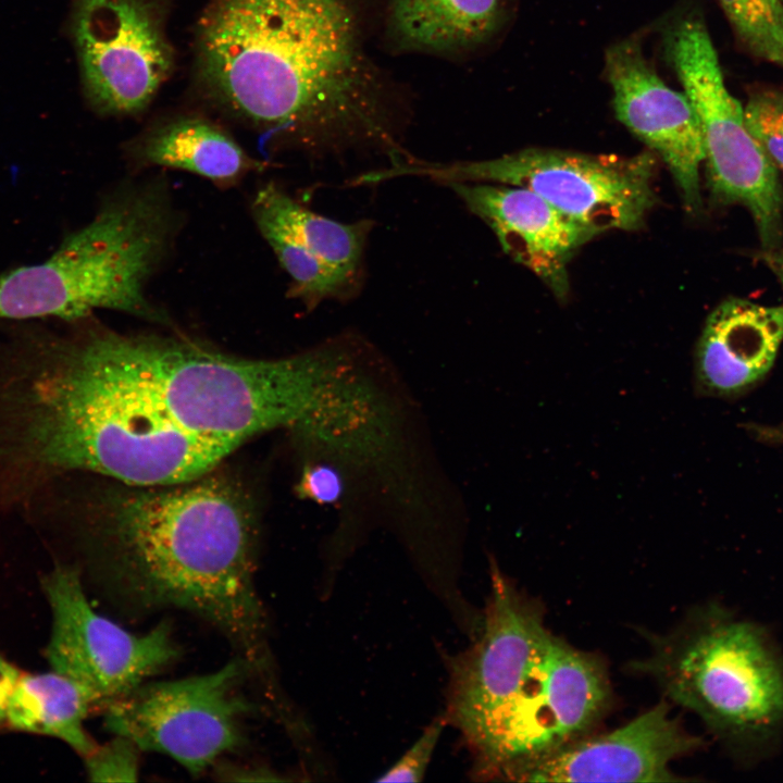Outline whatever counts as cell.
Listing matches in <instances>:
<instances>
[{
  "label": "cell",
  "mask_w": 783,
  "mask_h": 783,
  "mask_svg": "<svg viewBox=\"0 0 783 783\" xmlns=\"http://www.w3.org/2000/svg\"><path fill=\"white\" fill-rule=\"evenodd\" d=\"M663 51L699 119L711 194L722 203L747 208L763 247L775 248L783 206L776 166L748 130L744 105L725 84L703 18L688 14L671 23Z\"/></svg>",
  "instance_id": "obj_8"
},
{
  "label": "cell",
  "mask_w": 783,
  "mask_h": 783,
  "mask_svg": "<svg viewBox=\"0 0 783 783\" xmlns=\"http://www.w3.org/2000/svg\"><path fill=\"white\" fill-rule=\"evenodd\" d=\"M446 723L447 720L445 717L436 718L426 726L410 748L376 781H422Z\"/></svg>",
  "instance_id": "obj_25"
},
{
  "label": "cell",
  "mask_w": 783,
  "mask_h": 783,
  "mask_svg": "<svg viewBox=\"0 0 783 783\" xmlns=\"http://www.w3.org/2000/svg\"><path fill=\"white\" fill-rule=\"evenodd\" d=\"M780 277L783 283V260L781 261V264H780Z\"/></svg>",
  "instance_id": "obj_29"
},
{
  "label": "cell",
  "mask_w": 783,
  "mask_h": 783,
  "mask_svg": "<svg viewBox=\"0 0 783 783\" xmlns=\"http://www.w3.org/2000/svg\"><path fill=\"white\" fill-rule=\"evenodd\" d=\"M21 674L22 671L0 654V729L8 726L9 705Z\"/></svg>",
  "instance_id": "obj_27"
},
{
  "label": "cell",
  "mask_w": 783,
  "mask_h": 783,
  "mask_svg": "<svg viewBox=\"0 0 783 783\" xmlns=\"http://www.w3.org/2000/svg\"><path fill=\"white\" fill-rule=\"evenodd\" d=\"M247 674L237 657L208 674L140 684L104 705V726L198 774L244 741L251 705L239 686Z\"/></svg>",
  "instance_id": "obj_10"
},
{
  "label": "cell",
  "mask_w": 783,
  "mask_h": 783,
  "mask_svg": "<svg viewBox=\"0 0 783 783\" xmlns=\"http://www.w3.org/2000/svg\"><path fill=\"white\" fill-rule=\"evenodd\" d=\"M261 235L291 278L289 295L312 309L326 299L352 295L359 281L332 268L273 221L253 216Z\"/></svg>",
  "instance_id": "obj_21"
},
{
  "label": "cell",
  "mask_w": 783,
  "mask_h": 783,
  "mask_svg": "<svg viewBox=\"0 0 783 783\" xmlns=\"http://www.w3.org/2000/svg\"><path fill=\"white\" fill-rule=\"evenodd\" d=\"M42 583L52 612L46 657L52 670L86 686L100 705L129 693L177 656L167 623L137 635L96 612L76 568L59 564Z\"/></svg>",
  "instance_id": "obj_11"
},
{
  "label": "cell",
  "mask_w": 783,
  "mask_h": 783,
  "mask_svg": "<svg viewBox=\"0 0 783 783\" xmlns=\"http://www.w3.org/2000/svg\"><path fill=\"white\" fill-rule=\"evenodd\" d=\"M656 162L648 153L594 156L529 148L500 158L450 164L402 163L395 174L445 183H497L530 189L597 234L641 227L656 202Z\"/></svg>",
  "instance_id": "obj_9"
},
{
  "label": "cell",
  "mask_w": 783,
  "mask_h": 783,
  "mask_svg": "<svg viewBox=\"0 0 783 783\" xmlns=\"http://www.w3.org/2000/svg\"><path fill=\"white\" fill-rule=\"evenodd\" d=\"M474 644L451 661L445 718L481 775H512L581 738L609 708L604 662L556 636L539 607L492 567Z\"/></svg>",
  "instance_id": "obj_4"
},
{
  "label": "cell",
  "mask_w": 783,
  "mask_h": 783,
  "mask_svg": "<svg viewBox=\"0 0 783 783\" xmlns=\"http://www.w3.org/2000/svg\"><path fill=\"white\" fill-rule=\"evenodd\" d=\"M506 9L507 0H389L387 28L401 49L459 51L489 40Z\"/></svg>",
  "instance_id": "obj_17"
},
{
  "label": "cell",
  "mask_w": 783,
  "mask_h": 783,
  "mask_svg": "<svg viewBox=\"0 0 783 783\" xmlns=\"http://www.w3.org/2000/svg\"><path fill=\"white\" fill-rule=\"evenodd\" d=\"M270 771L263 769H252L249 767L224 766L221 768L220 775L229 781H276L277 776H272Z\"/></svg>",
  "instance_id": "obj_28"
},
{
  "label": "cell",
  "mask_w": 783,
  "mask_h": 783,
  "mask_svg": "<svg viewBox=\"0 0 783 783\" xmlns=\"http://www.w3.org/2000/svg\"><path fill=\"white\" fill-rule=\"evenodd\" d=\"M343 472L331 461L308 464L297 485L299 495L318 504L332 505L339 501L345 492Z\"/></svg>",
  "instance_id": "obj_26"
},
{
  "label": "cell",
  "mask_w": 783,
  "mask_h": 783,
  "mask_svg": "<svg viewBox=\"0 0 783 783\" xmlns=\"http://www.w3.org/2000/svg\"><path fill=\"white\" fill-rule=\"evenodd\" d=\"M203 74L249 121L312 149L391 141L382 86L340 0H215L200 25Z\"/></svg>",
  "instance_id": "obj_3"
},
{
  "label": "cell",
  "mask_w": 783,
  "mask_h": 783,
  "mask_svg": "<svg viewBox=\"0 0 783 783\" xmlns=\"http://www.w3.org/2000/svg\"><path fill=\"white\" fill-rule=\"evenodd\" d=\"M98 705L92 692L60 672H22L10 700L8 726L61 739L86 758L98 745L84 721Z\"/></svg>",
  "instance_id": "obj_18"
},
{
  "label": "cell",
  "mask_w": 783,
  "mask_h": 783,
  "mask_svg": "<svg viewBox=\"0 0 783 783\" xmlns=\"http://www.w3.org/2000/svg\"><path fill=\"white\" fill-rule=\"evenodd\" d=\"M100 349L185 431L236 448L294 425L352 359L348 341L295 357L243 359L184 337L121 334L95 323Z\"/></svg>",
  "instance_id": "obj_5"
},
{
  "label": "cell",
  "mask_w": 783,
  "mask_h": 783,
  "mask_svg": "<svg viewBox=\"0 0 783 783\" xmlns=\"http://www.w3.org/2000/svg\"><path fill=\"white\" fill-rule=\"evenodd\" d=\"M72 29L91 104L109 114L145 109L172 66L156 10L144 0H77Z\"/></svg>",
  "instance_id": "obj_12"
},
{
  "label": "cell",
  "mask_w": 783,
  "mask_h": 783,
  "mask_svg": "<svg viewBox=\"0 0 783 783\" xmlns=\"http://www.w3.org/2000/svg\"><path fill=\"white\" fill-rule=\"evenodd\" d=\"M135 157L139 166L184 170L224 187L261 166L224 130L199 119H181L153 130Z\"/></svg>",
  "instance_id": "obj_19"
},
{
  "label": "cell",
  "mask_w": 783,
  "mask_h": 783,
  "mask_svg": "<svg viewBox=\"0 0 783 783\" xmlns=\"http://www.w3.org/2000/svg\"><path fill=\"white\" fill-rule=\"evenodd\" d=\"M90 538L115 605L129 613L167 607L192 612L226 636L250 675L272 682L253 580L256 524L233 480L209 472L104 495Z\"/></svg>",
  "instance_id": "obj_2"
},
{
  "label": "cell",
  "mask_w": 783,
  "mask_h": 783,
  "mask_svg": "<svg viewBox=\"0 0 783 783\" xmlns=\"http://www.w3.org/2000/svg\"><path fill=\"white\" fill-rule=\"evenodd\" d=\"M783 343V306L730 298L707 318L696 349L695 377L705 394L730 397L759 383Z\"/></svg>",
  "instance_id": "obj_16"
},
{
  "label": "cell",
  "mask_w": 783,
  "mask_h": 783,
  "mask_svg": "<svg viewBox=\"0 0 783 783\" xmlns=\"http://www.w3.org/2000/svg\"><path fill=\"white\" fill-rule=\"evenodd\" d=\"M605 71L617 119L661 157L689 211L701 204L705 147L699 119L683 91L670 88L630 37L606 52Z\"/></svg>",
  "instance_id": "obj_13"
},
{
  "label": "cell",
  "mask_w": 783,
  "mask_h": 783,
  "mask_svg": "<svg viewBox=\"0 0 783 783\" xmlns=\"http://www.w3.org/2000/svg\"><path fill=\"white\" fill-rule=\"evenodd\" d=\"M252 216L273 221L332 268L359 281L372 222L341 223L301 206L274 183L254 195Z\"/></svg>",
  "instance_id": "obj_20"
},
{
  "label": "cell",
  "mask_w": 783,
  "mask_h": 783,
  "mask_svg": "<svg viewBox=\"0 0 783 783\" xmlns=\"http://www.w3.org/2000/svg\"><path fill=\"white\" fill-rule=\"evenodd\" d=\"M742 47L783 70V0H718Z\"/></svg>",
  "instance_id": "obj_22"
},
{
  "label": "cell",
  "mask_w": 783,
  "mask_h": 783,
  "mask_svg": "<svg viewBox=\"0 0 783 783\" xmlns=\"http://www.w3.org/2000/svg\"><path fill=\"white\" fill-rule=\"evenodd\" d=\"M32 323L0 349V495L21 507L92 472L164 486L211 472L235 448L177 425L98 347L87 318Z\"/></svg>",
  "instance_id": "obj_1"
},
{
  "label": "cell",
  "mask_w": 783,
  "mask_h": 783,
  "mask_svg": "<svg viewBox=\"0 0 783 783\" xmlns=\"http://www.w3.org/2000/svg\"><path fill=\"white\" fill-rule=\"evenodd\" d=\"M129 738L115 735L104 746H99L85 758L86 770L94 782H132L138 780L139 751Z\"/></svg>",
  "instance_id": "obj_24"
},
{
  "label": "cell",
  "mask_w": 783,
  "mask_h": 783,
  "mask_svg": "<svg viewBox=\"0 0 783 783\" xmlns=\"http://www.w3.org/2000/svg\"><path fill=\"white\" fill-rule=\"evenodd\" d=\"M704 746L669 713L662 701L625 725L577 738L518 770L510 781L678 782L670 765Z\"/></svg>",
  "instance_id": "obj_14"
},
{
  "label": "cell",
  "mask_w": 783,
  "mask_h": 783,
  "mask_svg": "<svg viewBox=\"0 0 783 783\" xmlns=\"http://www.w3.org/2000/svg\"><path fill=\"white\" fill-rule=\"evenodd\" d=\"M178 217L163 182L127 185L64 237L46 260L0 273V321L79 320L96 310L170 325L146 295L171 250Z\"/></svg>",
  "instance_id": "obj_6"
},
{
  "label": "cell",
  "mask_w": 783,
  "mask_h": 783,
  "mask_svg": "<svg viewBox=\"0 0 783 783\" xmlns=\"http://www.w3.org/2000/svg\"><path fill=\"white\" fill-rule=\"evenodd\" d=\"M631 670L652 678L697 714L739 768L773 757L783 739V654L765 625L720 602L692 609L672 631L650 635Z\"/></svg>",
  "instance_id": "obj_7"
},
{
  "label": "cell",
  "mask_w": 783,
  "mask_h": 783,
  "mask_svg": "<svg viewBox=\"0 0 783 783\" xmlns=\"http://www.w3.org/2000/svg\"><path fill=\"white\" fill-rule=\"evenodd\" d=\"M748 130L771 162L783 170V91L757 88L744 104Z\"/></svg>",
  "instance_id": "obj_23"
},
{
  "label": "cell",
  "mask_w": 783,
  "mask_h": 783,
  "mask_svg": "<svg viewBox=\"0 0 783 783\" xmlns=\"http://www.w3.org/2000/svg\"><path fill=\"white\" fill-rule=\"evenodd\" d=\"M469 210L495 233L504 251L538 276L558 297L568 293L567 265L598 235L534 191L496 183H452Z\"/></svg>",
  "instance_id": "obj_15"
}]
</instances>
